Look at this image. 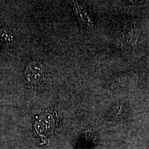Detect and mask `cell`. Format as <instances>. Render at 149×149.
<instances>
[{
    "instance_id": "obj_1",
    "label": "cell",
    "mask_w": 149,
    "mask_h": 149,
    "mask_svg": "<svg viewBox=\"0 0 149 149\" xmlns=\"http://www.w3.org/2000/svg\"><path fill=\"white\" fill-rule=\"evenodd\" d=\"M45 68L42 64L32 61L27 66L24 71L27 80L32 85H40L44 81Z\"/></svg>"
},
{
    "instance_id": "obj_2",
    "label": "cell",
    "mask_w": 149,
    "mask_h": 149,
    "mask_svg": "<svg viewBox=\"0 0 149 149\" xmlns=\"http://www.w3.org/2000/svg\"><path fill=\"white\" fill-rule=\"evenodd\" d=\"M74 10L82 27L86 31L94 29V23L89 13L77 1L74 2Z\"/></svg>"
},
{
    "instance_id": "obj_3",
    "label": "cell",
    "mask_w": 149,
    "mask_h": 149,
    "mask_svg": "<svg viewBox=\"0 0 149 149\" xmlns=\"http://www.w3.org/2000/svg\"><path fill=\"white\" fill-rule=\"evenodd\" d=\"M12 33L9 28L3 27L0 28V43H7L12 41Z\"/></svg>"
}]
</instances>
